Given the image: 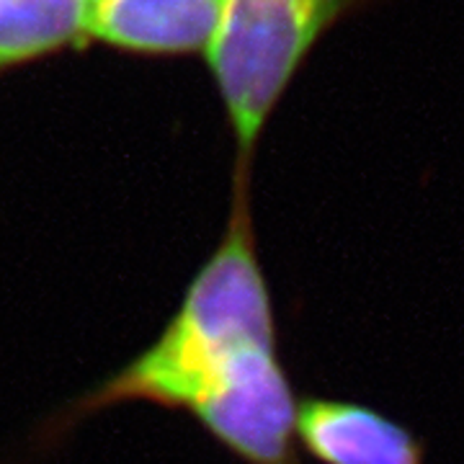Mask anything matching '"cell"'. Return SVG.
I'll return each instance as SVG.
<instances>
[{"instance_id":"6da1fadb","label":"cell","mask_w":464,"mask_h":464,"mask_svg":"<svg viewBox=\"0 0 464 464\" xmlns=\"http://www.w3.org/2000/svg\"><path fill=\"white\" fill-rule=\"evenodd\" d=\"M124 402L188 413L243 464H302L299 400L279 353L250 181H232L225 235L160 335L75 400L52 429L60 436L85 415Z\"/></svg>"},{"instance_id":"7a4b0ae2","label":"cell","mask_w":464,"mask_h":464,"mask_svg":"<svg viewBox=\"0 0 464 464\" xmlns=\"http://www.w3.org/2000/svg\"><path fill=\"white\" fill-rule=\"evenodd\" d=\"M380 0H225L204 52L235 142L232 181H250L266 124L315 44Z\"/></svg>"},{"instance_id":"3957f363","label":"cell","mask_w":464,"mask_h":464,"mask_svg":"<svg viewBox=\"0 0 464 464\" xmlns=\"http://www.w3.org/2000/svg\"><path fill=\"white\" fill-rule=\"evenodd\" d=\"M297 447L317 464H426L420 436L356 400H299Z\"/></svg>"},{"instance_id":"277c9868","label":"cell","mask_w":464,"mask_h":464,"mask_svg":"<svg viewBox=\"0 0 464 464\" xmlns=\"http://www.w3.org/2000/svg\"><path fill=\"white\" fill-rule=\"evenodd\" d=\"M225 0H88L85 39L148 57L207 52Z\"/></svg>"},{"instance_id":"5b68a950","label":"cell","mask_w":464,"mask_h":464,"mask_svg":"<svg viewBox=\"0 0 464 464\" xmlns=\"http://www.w3.org/2000/svg\"><path fill=\"white\" fill-rule=\"evenodd\" d=\"M88 0H0V75L81 47Z\"/></svg>"}]
</instances>
